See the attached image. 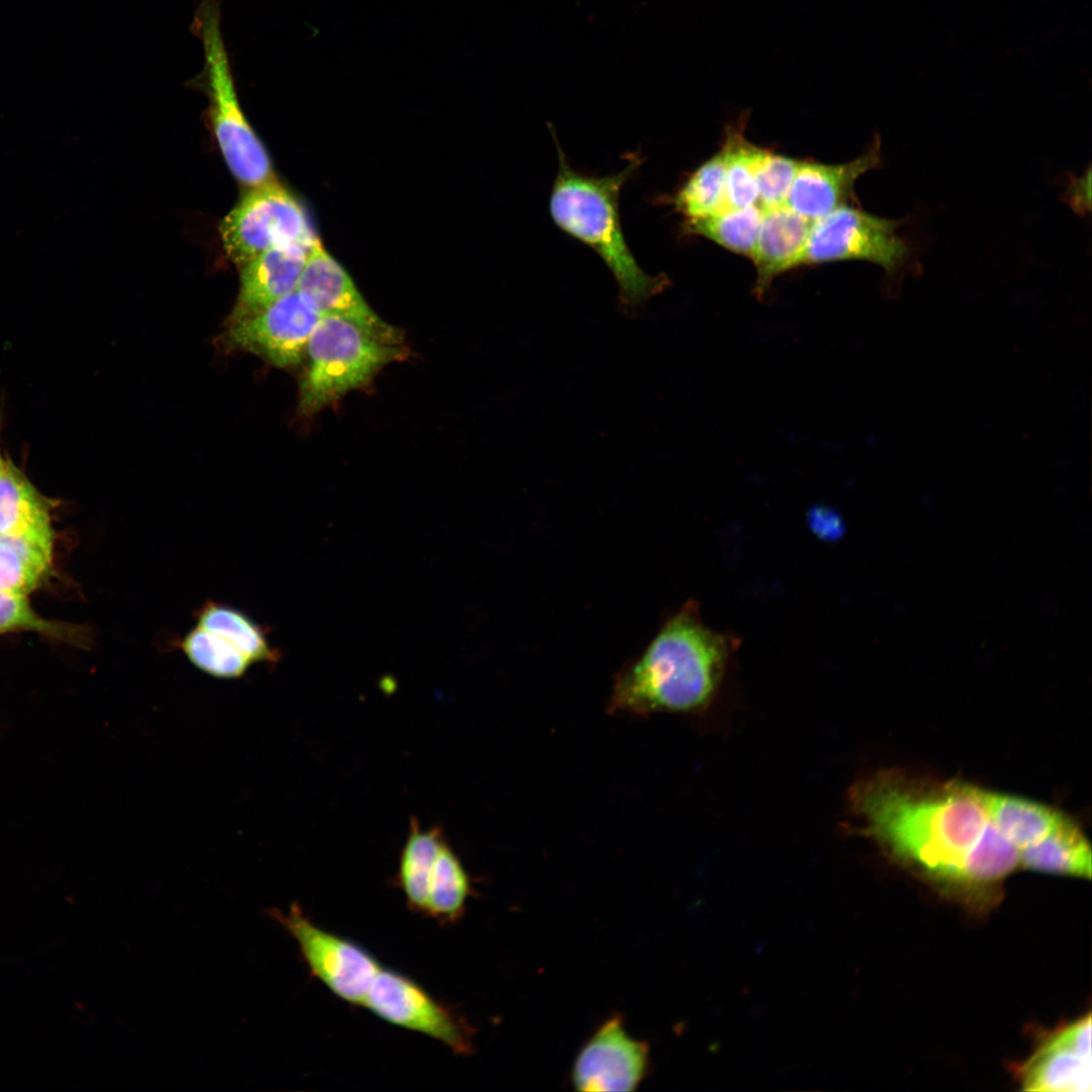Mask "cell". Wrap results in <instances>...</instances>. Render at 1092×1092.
I'll use <instances>...</instances> for the list:
<instances>
[{"mask_svg":"<svg viewBox=\"0 0 1092 1092\" xmlns=\"http://www.w3.org/2000/svg\"><path fill=\"white\" fill-rule=\"evenodd\" d=\"M849 804L859 830L929 880L988 890L1019 867V852L984 810L977 786L902 768L859 780Z\"/></svg>","mask_w":1092,"mask_h":1092,"instance_id":"1","label":"cell"},{"mask_svg":"<svg viewBox=\"0 0 1092 1092\" xmlns=\"http://www.w3.org/2000/svg\"><path fill=\"white\" fill-rule=\"evenodd\" d=\"M732 647L702 622L697 604L687 602L618 673L610 707L638 716L701 711L720 687Z\"/></svg>","mask_w":1092,"mask_h":1092,"instance_id":"2","label":"cell"},{"mask_svg":"<svg viewBox=\"0 0 1092 1092\" xmlns=\"http://www.w3.org/2000/svg\"><path fill=\"white\" fill-rule=\"evenodd\" d=\"M550 131L558 156V171L549 201L551 217L561 231L601 257L618 284L623 312L634 315L670 284L665 274L650 275L640 267L620 222L621 189L643 158L631 153L628 163L618 173L602 177L587 175L570 167L554 129Z\"/></svg>","mask_w":1092,"mask_h":1092,"instance_id":"3","label":"cell"},{"mask_svg":"<svg viewBox=\"0 0 1092 1092\" xmlns=\"http://www.w3.org/2000/svg\"><path fill=\"white\" fill-rule=\"evenodd\" d=\"M221 0H201L191 24L203 49V69L195 79L209 99V115L222 156L241 182L256 187L273 179L266 150L249 124L237 95L221 33Z\"/></svg>","mask_w":1092,"mask_h":1092,"instance_id":"4","label":"cell"},{"mask_svg":"<svg viewBox=\"0 0 1092 1092\" xmlns=\"http://www.w3.org/2000/svg\"><path fill=\"white\" fill-rule=\"evenodd\" d=\"M306 353L309 365L299 398L304 416L367 384L383 366L406 356L401 347L375 340L352 322L330 313L312 332Z\"/></svg>","mask_w":1092,"mask_h":1092,"instance_id":"5","label":"cell"},{"mask_svg":"<svg viewBox=\"0 0 1092 1092\" xmlns=\"http://www.w3.org/2000/svg\"><path fill=\"white\" fill-rule=\"evenodd\" d=\"M903 220L888 219L844 205L812 221L803 265L861 260L896 275L910 258L909 243L898 230Z\"/></svg>","mask_w":1092,"mask_h":1092,"instance_id":"6","label":"cell"},{"mask_svg":"<svg viewBox=\"0 0 1092 1092\" xmlns=\"http://www.w3.org/2000/svg\"><path fill=\"white\" fill-rule=\"evenodd\" d=\"M228 257L239 267L284 244L310 247L316 238L297 201L274 180L252 187L219 226Z\"/></svg>","mask_w":1092,"mask_h":1092,"instance_id":"7","label":"cell"},{"mask_svg":"<svg viewBox=\"0 0 1092 1092\" xmlns=\"http://www.w3.org/2000/svg\"><path fill=\"white\" fill-rule=\"evenodd\" d=\"M269 914L296 941L310 974L335 996L352 1005H363L367 992L381 965L358 942L329 931L292 904L282 913Z\"/></svg>","mask_w":1092,"mask_h":1092,"instance_id":"8","label":"cell"},{"mask_svg":"<svg viewBox=\"0 0 1092 1092\" xmlns=\"http://www.w3.org/2000/svg\"><path fill=\"white\" fill-rule=\"evenodd\" d=\"M380 1019L429 1036L457 1055L472 1051L469 1025L406 975L381 966L363 1005Z\"/></svg>","mask_w":1092,"mask_h":1092,"instance_id":"9","label":"cell"},{"mask_svg":"<svg viewBox=\"0 0 1092 1092\" xmlns=\"http://www.w3.org/2000/svg\"><path fill=\"white\" fill-rule=\"evenodd\" d=\"M324 314L296 289L252 315L231 322L225 341L278 367H288L301 361Z\"/></svg>","mask_w":1092,"mask_h":1092,"instance_id":"10","label":"cell"},{"mask_svg":"<svg viewBox=\"0 0 1092 1092\" xmlns=\"http://www.w3.org/2000/svg\"><path fill=\"white\" fill-rule=\"evenodd\" d=\"M649 1050L632 1037L621 1017L606 1021L578 1053L572 1082L581 1091H630L645 1076Z\"/></svg>","mask_w":1092,"mask_h":1092,"instance_id":"11","label":"cell"},{"mask_svg":"<svg viewBox=\"0 0 1092 1092\" xmlns=\"http://www.w3.org/2000/svg\"><path fill=\"white\" fill-rule=\"evenodd\" d=\"M297 290L324 313L344 317L385 344L401 342V332L382 321L366 303L345 270L316 239L309 248Z\"/></svg>","mask_w":1092,"mask_h":1092,"instance_id":"12","label":"cell"},{"mask_svg":"<svg viewBox=\"0 0 1092 1092\" xmlns=\"http://www.w3.org/2000/svg\"><path fill=\"white\" fill-rule=\"evenodd\" d=\"M882 163L881 139L875 136L867 151L841 164L800 160L786 205L813 221L844 205H859L854 186L866 172Z\"/></svg>","mask_w":1092,"mask_h":1092,"instance_id":"13","label":"cell"},{"mask_svg":"<svg viewBox=\"0 0 1092 1092\" xmlns=\"http://www.w3.org/2000/svg\"><path fill=\"white\" fill-rule=\"evenodd\" d=\"M1091 1016L1059 1030L1026 1063L1022 1073L1027 1091H1091Z\"/></svg>","mask_w":1092,"mask_h":1092,"instance_id":"14","label":"cell"},{"mask_svg":"<svg viewBox=\"0 0 1092 1092\" xmlns=\"http://www.w3.org/2000/svg\"><path fill=\"white\" fill-rule=\"evenodd\" d=\"M310 247L296 243L279 245L243 265L230 323L252 315L296 290Z\"/></svg>","mask_w":1092,"mask_h":1092,"instance_id":"15","label":"cell"},{"mask_svg":"<svg viewBox=\"0 0 1092 1092\" xmlns=\"http://www.w3.org/2000/svg\"><path fill=\"white\" fill-rule=\"evenodd\" d=\"M812 221L788 205L763 209L750 259L754 294L762 298L779 275L803 265Z\"/></svg>","mask_w":1092,"mask_h":1092,"instance_id":"16","label":"cell"},{"mask_svg":"<svg viewBox=\"0 0 1092 1092\" xmlns=\"http://www.w3.org/2000/svg\"><path fill=\"white\" fill-rule=\"evenodd\" d=\"M977 793L990 820L1018 852L1048 837L1070 817L1058 808L1022 796L979 786Z\"/></svg>","mask_w":1092,"mask_h":1092,"instance_id":"17","label":"cell"},{"mask_svg":"<svg viewBox=\"0 0 1092 1092\" xmlns=\"http://www.w3.org/2000/svg\"><path fill=\"white\" fill-rule=\"evenodd\" d=\"M0 536L54 540L48 499L4 458L0 461Z\"/></svg>","mask_w":1092,"mask_h":1092,"instance_id":"18","label":"cell"},{"mask_svg":"<svg viewBox=\"0 0 1092 1092\" xmlns=\"http://www.w3.org/2000/svg\"><path fill=\"white\" fill-rule=\"evenodd\" d=\"M1019 867L1024 870L1090 879V842L1081 825L1069 817L1041 841L1019 850Z\"/></svg>","mask_w":1092,"mask_h":1092,"instance_id":"19","label":"cell"},{"mask_svg":"<svg viewBox=\"0 0 1092 1092\" xmlns=\"http://www.w3.org/2000/svg\"><path fill=\"white\" fill-rule=\"evenodd\" d=\"M445 838L440 826L424 828L411 817L394 882L413 912L425 914L430 876Z\"/></svg>","mask_w":1092,"mask_h":1092,"instance_id":"20","label":"cell"},{"mask_svg":"<svg viewBox=\"0 0 1092 1092\" xmlns=\"http://www.w3.org/2000/svg\"><path fill=\"white\" fill-rule=\"evenodd\" d=\"M195 621L197 626L229 640L253 664L275 663L280 657L269 642L266 628L236 607L206 601L196 611Z\"/></svg>","mask_w":1092,"mask_h":1092,"instance_id":"21","label":"cell"},{"mask_svg":"<svg viewBox=\"0 0 1092 1092\" xmlns=\"http://www.w3.org/2000/svg\"><path fill=\"white\" fill-rule=\"evenodd\" d=\"M748 114L729 124L720 149L724 161L726 194L730 207L757 204L756 173L765 150L749 142L745 134ZM758 205V204H757Z\"/></svg>","mask_w":1092,"mask_h":1092,"instance_id":"22","label":"cell"},{"mask_svg":"<svg viewBox=\"0 0 1092 1092\" xmlns=\"http://www.w3.org/2000/svg\"><path fill=\"white\" fill-rule=\"evenodd\" d=\"M471 891L469 875L445 838L430 876L425 914L445 924L454 923L463 916Z\"/></svg>","mask_w":1092,"mask_h":1092,"instance_id":"23","label":"cell"},{"mask_svg":"<svg viewBox=\"0 0 1092 1092\" xmlns=\"http://www.w3.org/2000/svg\"><path fill=\"white\" fill-rule=\"evenodd\" d=\"M53 543L0 536V593L26 596L48 574Z\"/></svg>","mask_w":1092,"mask_h":1092,"instance_id":"24","label":"cell"},{"mask_svg":"<svg viewBox=\"0 0 1092 1092\" xmlns=\"http://www.w3.org/2000/svg\"><path fill=\"white\" fill-rule=\"evenodd\" d=\"M669 202L682 221L704 218L730 207L721 151L692 172Z\"/></svg>","mask_w":1092,"mask_h":1092,"instance_id":"25","label":"cell"},{"mask_svg":"<svg viewBox=\"0 0 1092 1092\" xmlns=\"http://www.w3.org/2000/svg\"><path fill=\"white\" fill-rule=\"evenodd\" d=\"M762 213L757 204L728 207L704 218L682 221L681 230L686 235L704 237L732 253L750 258Z\"/></svg>","mask_w":1092,"mask_h":1092,"instance_id":"26","label":"cell"},{"mask_svg":"<svg viewBox=\"0 0 1092 1092\" xmlns=\"http://www.w3.org/2000/svg\"><path fill=\"white\" fill-rule=\"evenodd\" d=\"M179 647L196 668L217 678H239L253 665L229 640L197 625L181 638Z\"/></svg>","mask_w":1092,"mask_h":1092,"instance_id":"27","label":"cell"},{"mask_svg":"<svg viewBox=\"0 0 1092 1092\" xmlns=\"http://www.w3.org/2000/svg\"><path fill=\"white\" fill-rule=\"evenodd\" d=\"M30 630L78 645H87V630L79 626L49 621L30 607L26 596L0 593V633Z\"/></svg>","mask_w":1092,"mask_h":1092,"instance_id":"28","label":"cell"},{"mask_svg":"<svg viewBox=\"0 0 1092 1092\" xmlns=\"http://www.w3.org/2000/svg\"><path fill=\"white\" fill-rule=\"evenodd\" d=\"M800 160L765 150L756 173L757 204L762 209L786 204Z\"/></svg>","mask_w":1092,"mask_h":1092,"instance_id":"29","label":"cell"},{"mask_svg":"<svg viewBox=\"0 0 1092 1092\" xmlns=\"http://www.w3.org/2000/svg\"><path fill=\"white\" fill-rule=\"evenodd\" d=\"M809 525L819 537L825 540H833L843 533L840 517L826 507L818 506L810 511Z\"/></svg>","mask_w":1092,"mask_h":1092,"instance_id":"30","label":"cell"},{"mask_svg":"<svg viewBox=\"0 0 1092 1092\" xmlns=\"http://www.w3.org/2000/svg\"><path fill=\"white\" fill-rule=\"evenodd\" d=\"M1 460H2V456H1V454H0V461H1Z\"/></svg>","mask_w":1092,"mask_h":1092,"instance_id":"31","label":"cell"}]
</instances>
